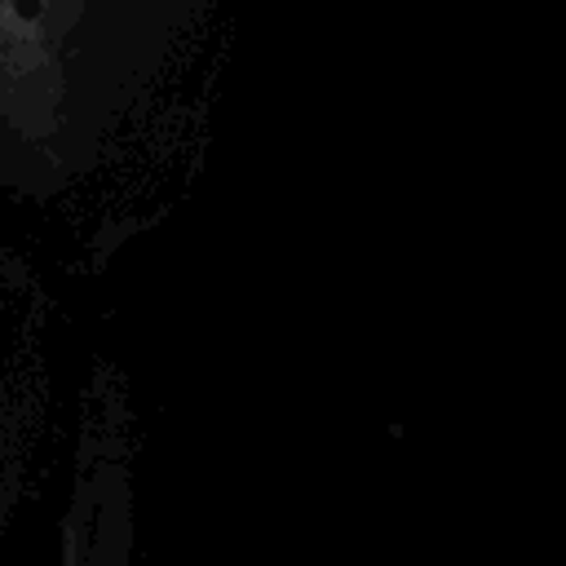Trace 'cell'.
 I'll list each match as a JSON object with an SVG mask.
<instances>
[{
  "label": "cell",
  "instance_id": "obj_1",
  "mask_svg": "<svg viewBox=\"0 0 566 566\" xmlns=\"http://www.w3.org/2000/svg\"><path fill=\"white\" fill-rule=\"evenodd\" d=\"M133 522L128 442L106 416L80 438L53 566H133Z\"/></svg>",
  "mask_w": 566,
  "mask_h": 566
}]
</instances>
